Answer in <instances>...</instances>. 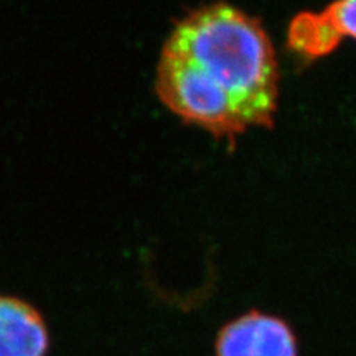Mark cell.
<instances>
[{
  "instance_id": "obj_1",
  "label": "cell",
  "mask_w": 356,
  "mask_h": 356,
  "mask_svg": "<svg viewBox=\"0 0 356 356\" xmlns=\"http://www.w3.org/2000/svg\"><path fill=\"white\" fill-rule=\"evenodd\" d=\"M229 97L246 127H269L279 70L266 30L238 8L210 6L184 17L162 48Z\"/></svg>"
},
{
  "instance_id": "obj_4",
  "label": "cell",
  "mask_w": 356,
  "mask_h": 356,
  "mask_svg": "<svg viewBox=\"0 0 356 356\" xmlns=\"http://www.w3.org/2000/svg\"><path fill=\"white\" fill-rule=\"evenodd\" d=\"M343 37L356 40V0L337 2L320 13H300L296 40L307 58L328 55Z\"/></svg>"
},
{
  "instance_id": "obj_3",
  "label": "cell",
  "mask_w": 356,
  "mask_h": 356,
  "mask_svg": "<svg viewBox=\"0 0 356 356\" xmlns=\"http://www.w3.org/2000/svg\"><path fill=\"white\" fill-rule=\"evenodd\" d=\"M48 346L43 315L20 297L0 296V356H44Z\"/></svg>"
},
{
  "instance_id": "obj_2",
  "label": "cell",
  "mask_w": 356,
  "mask_h": 356,
  "mask_svg": "<svg viewBox=\"0 0 356 356\" xmlns=\"http://www.w3.org/2000/svg\"><path fill=\"white\" fill-rule=\"evenodd\" d=\"M215 350L216 356H297V338L284 320L251 312L222 327Z\"/></svg>"
}]
</instances>
